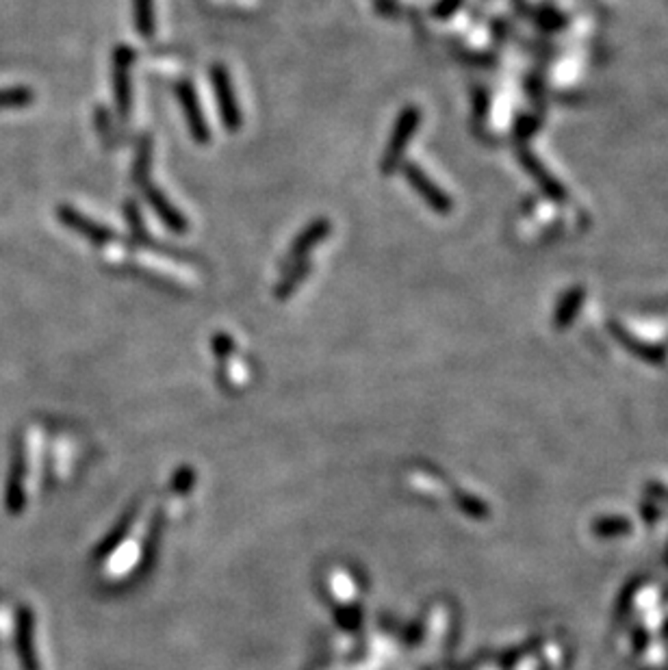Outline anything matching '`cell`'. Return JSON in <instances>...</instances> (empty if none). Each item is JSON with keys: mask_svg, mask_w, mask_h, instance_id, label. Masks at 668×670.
Wrapping results in <instances>:
<instances>
[{"mask_svg": "<svg viewBox=\"0 0 668 670\" xmlns=\"http://www.w3.org/2000/svg\"><path fill=\"white\" fill-rule=\"evenodd\" d=\"M421 124V111L417 107H406L399 113L396 130H393L391 141H388L387 152H384L382 159V174H393L399 167V161H402L404 150H406L410 137H413L417 126Z\"/></svg>", "mask_w": 668, "mask_h": 670, "instance_id": "cell-1", "label": "cell"}, {"mask_svg": "<svg viewBox=\"0 0 668 670\" xmlns=\"http://www.w3.org/2000/svg\"><path fill=\"white\" fill-rule=\"evenodd\" d=\"M210 83H213L215 96L219 103V113H222V122L228 130H239L241 129V111L236 104V96L233 89V81H230V74L222 63H215L210 67Z\"/></svg>", "mask_w": 668, "mask_h": 670, "instance_id": "cell-2", "label": "cell"}, {"mask_svg": "<svg viewBox=\"0 0 668 670\" xmlns=\"http://www.w3.org/2000/svg\"><path fill=\"white\" fill-rule=\"evenodd\" d=\"M133 49L118 46L113 52V92L118 111L122 118L130 113V66H133Z\"/></svg>", "mask_w": 668, "mask_h": 670, "instance_id": "cell-3", "label": "cell"}, {"mask_svg": "<svg viewBox=\"0 0 668 670\" xmlns=\"http://www.w3.org/2000/svg\"><path fill=\"white\" fill-rule=\"evenodd\" d=\"M176 96L181 100L183 113H185L187 126L191 130V137L198 141V144H209L210 141V130L207 122H204V113L200 109V100L196 89L189 81H183L176 85Z\"/></svg>", "mask_w": 668, "mask_h": 670, "instance_id": "cell-4", "label": "cell"}, {"mask_svg": "<svg viewBox=\"0 0 668 670\" xmlns=\"http://www.w3.org/2000/svg\"><path fill=\"white\" fill-rule=\"evenodd\" d=\"M404 176H406V181L413 184V189L417 192L421 198L428 202V207L436 210V213L441 215H447L451 213V200L447 198V195L441 192L436 184L430 181L428 176H425L423 170L417 165H413V163H408V165H404Z\"/></svg>", "mask_w": 668, "mask_h": 670, "instance_id": "cell-5", "label": "cell"}, {"mask_svg": "<svg viewBox=\"0 0 668 670\" xmlns=\"http://www.w3.org/2000/svg\"><path fill=\"white\" fill-rule=\"evenodd\" d=\"M59 219L67 226V228L76 230L78 235H83L85 239L92 241V244L107 246L115 239V232L111 228H104V226L96 224V221L87 219L85 215L78 213V210L72 209V207H61L59 209Z\"/></svg>", "mask_w": 668, "mask_h": 670, "instance_id": "cell-6", "label": "cell"}, {"mask_svg": "<svg viewBox=\"0 0 668 670\" xmlns=\"http://www.w3.org/2000/svg\"><path fill=\"white\" fill-rule=\"evenodd\" d=\"M330 230H333V226H330L328 219L313 221V224H310L308 228L298 237L296 244L291 246V250H289L287 261H285V269H291L293 265H296V263L307 261L308 252L313 250V247H317L319 244H322L325 237L330 235Z\"/></svg>", "mask_w": 668, "mask_h": 670, "instance_id": "cell-7", "label": "cell"}, {"mask_svg": "<svg viewBox=\"0 0 668 670\" xmlns=\"http://www.w3.org/2000/svg\"><path fill=\"white\" fill-rule=\"evenodd\" d=\"M141 189H144V195L148 198L150 207L156 210V215L163 219V224L167 226V228L174 230V232H187L189 226H187V219L183 218L181 213H178L176 207H172L170 200L163 195L159 189L155 187L150 181L146 184H141Z\"/></svg>", "mask_w": 668, "mask_h": 670, "instance_id": "cell-8", "label": "cell"}, {"mask_svg": "<svg viewBox=\"0 0 668 670\" xmlns=\"http://www.w3.org/2000/svg\"><path fill=\"white\" fill-rule=\"evenodd\" d=\"M135 26L144 40L155 35V3L152 0H133Z\"/></svg>", "mask_w": 668, "mask_h": 670, "instance_id": "cell-9", "label": "cell"}, {"mask_svg": "<svg viewBox=\"0 0 668 670\" xmlns=\"http://www.w3.org/2000/svg\"><path fill=\"white\" fill-rule=\"evenodd\" d=\"M310 273V263L308 258L307 261L302 263H296L291 269H289V273L285 276V281H282L281 284L276 287V298L278 299H287L289 295H291L296 289L302 284L304 281H307V276Z\"/></svg>", "mask_w": 668, "mask_h": 670, "instance_id": "cell-10", "label": "cell"}, {"mask_svg": "<svg viewBox=\"0 0 668 670\" xmlns=\"http://www.w3.org/2000/svg\"><path fill=\"white\" fill-rule=\"evenodd\" d=\"M35 94L26 87H13V89H3L0 92V109H18V107H29L33 103Z\"/></svg>", "mask_w": 668, "mask_h": 670, "instance_id": "cell-11", "label": "cell"}, {"mask_svg": "<svg viewBox=\"0 0 668 670\" xmlns=\"http://www.w3.org/2000/svg\"><path fill=\"white\" fill-rule=\"evenodd\" d=\"M523 163H525V165H528V170L530 172H532V176L536 178V181H539V183H543V189H545V192L547 193H549L551 195V198H565V192H562V187H560V183H556L554 181V178H551V176H547V174H545V170H543V167H540L539 165V163H536L534 159H532V156H523Z\"/></svg>", "mask_w": 668, "mask_h": 670, "instance_id": "cell-12", "label": "cell"}, {"mask_svg": "<svg viewBox=\"0 0 668 670\" xmlns=\"http://www.w3.org/2000/svg\"><path fill=\"white\" fill-rule=\"evenodd\" d=\"M582 302H583L582 289H575V291L566 293L565 299H562L560 306H557V321H560V324H569V319L573 317V315H577V310H580Z\"/></svg>", "mask_w": 668, "mask_h": 670, "instance_id": "cell-13", "label": "cell"}, {"mask_svg": "<svg viewBox=\"0 0 668 670\" xmlns=\"http://www.w3.org/2000/svg\"><path fill=\"white\" fill-rule=\"evenodd\" d=\"M460 7V0H441L434 7V18H450Z\"/></svg>", "mask_w": 668, "mask_h": 670, "instance_id": "cell-14", "label": "cell"}]
</instances>
